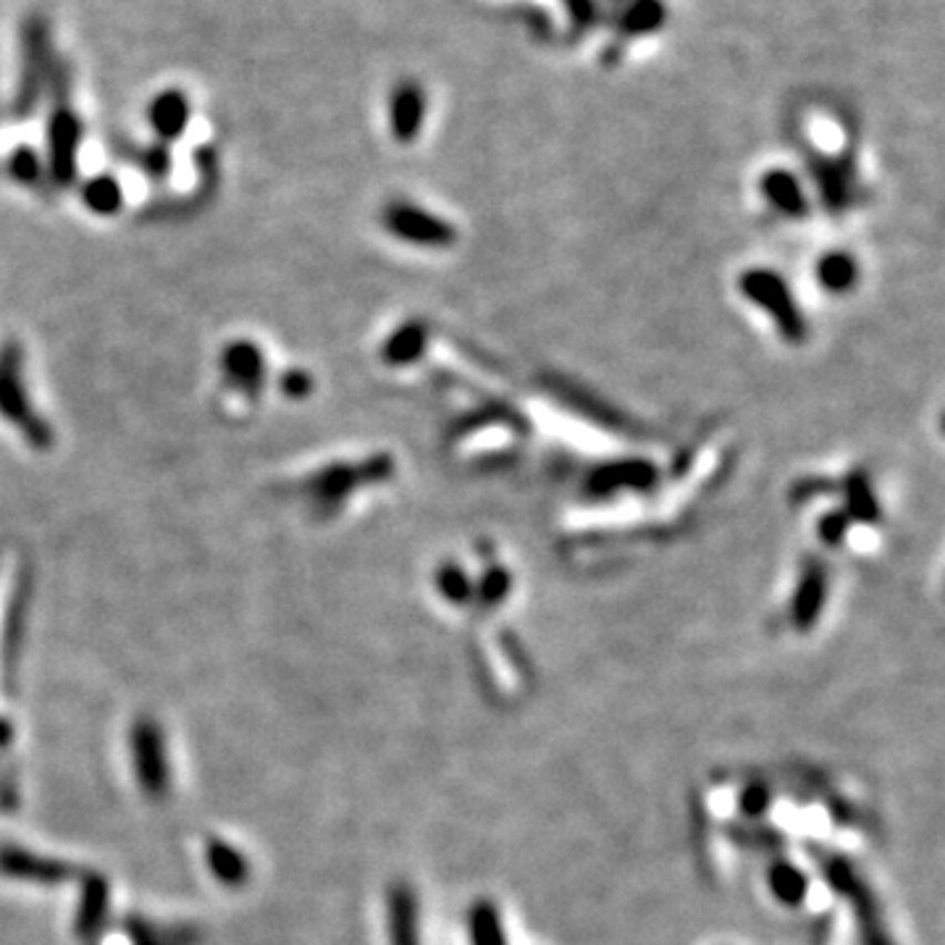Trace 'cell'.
Segmentation results:
<instances>
[{
	"mask_svg": "<svg viewBox=\"0 0 945 945\" xmlns=\"http://www.w3.org/2000/svg\"><path fill=\"white\" fill-rule=\"evenodd\" d=\"M473 943L475 945H504L500 916L489 904H481L473 914Z\"/></svg>",
	"mask_w": 945,
	"mask_h": 945,
	"instance_id": "cell-21",
	"label": "cell"
},
{
	"mask_svg": "<svg viewBox=\"0 0 945 945\" xmlns=\"http://www.w3.org/2000/svg\"><path fill=\"white\" fill-rule=\"evenodd\" d=\"M312 376L308 371H302V368H289V371L281 373L279 379V389L284 394L289 397V400H305L312 392Z\"/></svg>",
	"mask_w": 945,
	"mask_h": 945,
	"instance_id": "cell-23",
	"label": "cell"
},
{
	"mask_svg": "<svg viewBox=\"0 0 945 945\" xmlns=\"http://www.w3.org/2000/svg\"><path fill=\"white\" fill-rule=\"evenodd\" d=\"M814 279L822 292L843 297L854 292L859 284V263L845 250H828L814 263Z\"/></svg>",
	"mask_w": 945,
	"mask_h": 945,
	"instance_id": "cell-12",
	"label": "cell"
},
{
	"mask_svg": "<svg viewBox=\"0 0 945 945\" xmlns=\"http://www.w3.org/2000/svg\"><path fill=\"white\" fill-rule=\"evenodd\" d=\"M105 908H109V885H105L101 877L92 875L88 885H84L80 916H76V929H80V935H92L101 927Z\"/></svg>",
	"mask_w": 945,
	"mask_h": 945,
	"instance_id": "cell-18",
	"label": "cell"
},
{
	"mask_svg": "<svg viewBox=\"0 0 945 945\" xmlns=\"http://www.w3.org/2000/svg\"><path fill=\"white\" fill-rule=\"evenodd\" d=\"M759 195L767 208L778 216L801 222L809 216V195L801 176L785 166H772L770 172L759 176Z\"/></svg>",
	"mask_w": 945,
	"mask_h": 945,
	"instance_id": "cell-8",
	"label": "cell"
},
{
	"mask_svg": "<svg viewBox=\"0 0 945 945\" xmlns=\"http://www.w3.org/2000/svg\"><path fill=\"white\" fill-rule=\"evenodd\" d=\"M436 588L444 599L454 604L468 602L473 596V581L468 578V573L460 565L446 563L436 571Z\"/></svg>",
	"mask_w": 945,
	"mask_h": 945,
	"instance_id": "cell-19",
	"label": "cell"
},
{
	"mask_svg": "<svg viewBox=\"0 0 945 945\" xmlns=\"http://www.w3.org/2000/svg\"><path fill=\"white\" fill-rule=\"evenodd\" d=\"M383 229L392 234L394 239L408 242L413 247H450L458 242V229L446 222V218L436 216L423 205H415L410 201H392L381 213Z\"/></svg>",
	"mask_w": 945,
	"mask_h": 945,
	"instance_id": "cell-4",
	"label": "cell"
},
{
	"mask_svg": "<svg viewBox=\"0 0 945 945\" xmlns=\"http://www.w3.org/2000/svg\"><path fill=\"white\" fill-rule=\"evenodd\" d=\"M145 172L153 176V179H163L168 172H172V155H168L166 147H151V151L145 153Z\"/></svg>",
	"mask_w": 945,
	"mask_h": 945,
	"instance_id": "cell-24",
	"label": "cell"
},
{
	"mask_svg": "<svg viewBox=\"0 0 945 945\" xmlns=\"http://www.w3.org/2000/svg\"><path fill=\"white\" fill-rule=\"evenodd\" d=\"M772 891L778 893L783 901L801 898V895H804V891H807L804 875L791 870V866H778V870L772 872Z\"/></svg>",
	"mask_w": 945,
	"mask_h": 945,
	"instance_id": "cell-22",
	"label": "cell"
},
{
	"mask_svg": "<svg viewBox=\"0 0 945 945\" xmlns=\"http://www.w3.org/2000/svg\"><path fill=\"white\" fill-rule=\"evenodd\" d=\"M0 415L19 433H24L27 444L34 450H51L53 429L34 410L30 389L24 379V350L17 342L0 347Z\"/></svg>",
	"mask_w": 945,
	"mask_h": 945,
	"instance_id": "cell-1",
	"label": "cell"
},
{
	"mask_svg": "<svg viewBox=\"0 0 945 945\" xmlns=\"http://www.w3.org/2000/svg\"><path fill=\"white\" fill-rule=\"evenodd\" d=\"M389 132L397 142L410 145L421 137L425 116H429V95H425L423 84L415 80L397 82V88L389 95Z\"/></svg>",
	"mask_w": 945,
	"mask_h": 945,
	"instance_id": "cell-6",
	"label": "cell"
},
{
	"mask_svg": "<svg viewBox=\"0 0 945 945\" xmlns=\"http://www.w3.org/2000/svg\"><path fill=\"white\" fill-rule=\"evenodd\" d=\"M189 113L192 109L187 97H184L179 90H166L153 97L151 109H147V119H151L153 132L158 134L163 142H172L182 137L184 130H187Z\"/></svg>",
	"mask_w": 945,
	"mask_h": 945,
	"instance_id": "cell-11",
	"label": "cell"
},
{
	"mask_svg": "<svg viewBox=\"0 0 945 945\" xmlns=\"http://www.w3.org/2000/svg\"><path fill=\"white\" fill-rule=\"evenodd\" d=\"M134 767L142 791L153 801H161L168 791V762L163 749V733L153 720H140L132 730Z\"/></svg>",
	"mask_w": 945,
	"mask_h": 945,
	"instance_id": "cell-5",
	"label": "cell"
},
{
	"mask_svg": "<svg viewBox=\"0 0 945 945\" xmlns=\"http://www.w3.org/2000/svg\"><path fill=\"white\" fill-rule=\"evenodd\" d=\"M828 596V575L822 565H809L804 578H801L799 592L793 596V620L795 625H812L816 615L822 613V604Z\"/></svg>",
	"mask_w": 945,
	"mask_h": 945,
	"instance_id": "cell-14",
	"label": "cell"
},
{
	"mask_svg": "<svg viewBox=\"0 0 945 945\" xmlns=\"http://www.w3.org/2000/svg\"><path fill=\"white\" fill-rule=\"evenodd\" d=\"M224 379L232 383L237 392L255 400L266 387V355L255 342L237 339L229 342L222 352Z\"/></svg>",
	"mask_w": 945,
	"mask_h": 945,
	"instance_id": "cell-9",
	"label": "cell"
},
{
	"mask_svg": "<svg viewBox=\"0 0 945 945\" xmlns=\"http://www.w3.org/2000/svg\"><path fill=\"white\" fill-rule=\"evenodd\" d=\"M738 287H741L746 300L767 312V318L774 323V329L783 333L788 345L807 342L809 329L804 312L795 305L793 292L788 289L783 276L767 271V268H751V271H743Z\"/></svg>",
	"mask_w": 945,
	"mask_h": 945,
	"instance_id": "cell-3",
	"label": "cell"
},
{
	"mask_svg": "<svg viewBox=\"0 0 945 945\" xmlns=\"http://www.w3.org/2000/svg\"><path fill=\"white\" fill-rule=\"evenodd\" d=\"M205 856H208L210 872L216 875V880H222L224 885L242 887L245 885V880L250 877L247 859L242 856L237 849H232V845H226L222 841H210L208 849H205Z\"/></svg>",
	"mask_w": 945,
	"mask_h": 945,
	"instance_id": "cell-16",
	"label": "cell"
},
{
	"mask_svg": "<svg viewBox=\"0 0 945 945\" xmlns=\"http://www.w3.org/2000/svg\"><path fill=\"white\" fill-rule=\"evenodd\" d=\"M9 174L19 184H38L40 176L45 174V166H42V158L38 153L30 151L27 145H21L9 158Z\"/></svg>",
	"mask_w": 945,
	"mask_h": 945,
	"instance_id": "cell-20",
	"label": "cell"
},
{
	"mask_svg": "<svg viewBox=\"0 0 945 945\" xmlns=\"http://www.w3.org/2000/svg\"><path fill=\"white\" fill-rule=\"evenodd\" d=\"M11 738H13V728L3 720V717H0V746H9Z\"/></svg>",
	"mask_w": 945,
	"mask_h": 945,
	"instance_id": "cell-25",
	"label": "cell"
},
{
	"mask_svg": "<svg viewBox=\"0 0 945 945\" xmlns=\"http://www.w3.org/2000/svg\"><path fill=\"white\" fill-rule=\"evenodd\" d=\"M82 126L71 111H59L48 130V168L55 184L66 187L76 174V151H80Z\"/></svg>",
	"mask_w": 945,
	"mask_h": 945,
	"instance_id": "cell-7",
	"label": "cell"
},
{
	"mask_svg": "<svg viewBox=\"0 0 945 945\" xmlns=\"http://www.w3.org/2000/svg\"><path fill=\"white\" fill-rule=\"evenodd\" d=\"M0 872H3L6 877L32 880V883H40V885H55L61 883V880H66L71 870L61 862L32 856L30 851L6 845V849H0Z\"/></svg>",
	"mask_w": 945,
	"mask_h": 945,
	"instance_id": "cell-10",
	"label": "cell"
},
{
	"mask_svg": "<svg viewBox=\"0 0 945 945\" xmlns=\"http://www.w3.org/2000/svg\"><path fill=\"white\" fill-rule=\"evenodd\" d=\"M389 941L392 945H418V908L408 887H394L389 895Z\"/></svg>",
	"mask_w": 945,
	"mask_h": 945,
	"instance_id": "cell-13",
	"label": "cell"
},
{
	"mask_svg": "<svg viewBox=\"0 0 945 945\" xmlns=\"http://www.w3.org/2000/svg\"><path fill=\"white\" fill-rule=\"evenodd\" d=\"M392 460L383 458V454L362 460V463H333L312 473L305 483V492H308V500L318 513L333 515L355 492H360L362 486H371V483L392 479Z\"/></svg>",
	"mask_w": 945,
	"mask_h": 945,
	"instance_id": "cell-2",
	"label": "cell"
},
{
	"mask_svg": "<svg viewBox=\"0 0 945 945\" xmlns=\"http://www.w3.org/2000/svg\"><path fill=\"white\" fill-rule=\"evenodd\" d=\"M425 339H429V333H425L421 323L418 321L402 323L400 329H394L392 337L383 342L381 358H383V362H389V366H394V368L410 366V362H415L423 355Z\"/></svg>",
	"mask_w": 945,
	"mask_h": 945,
	"instance_id": "cell-15",
	"label": "cell"
},
{
	"mask_svg": "<svg viewBox=\"0 0 945 945\" xmlns=\"http://www.w3.org/2000/svg\"><path fill=\"white\" fill-rule=\"evenodd\" d=\"M82 203L88 205V210L95 213V216H113V213H119L121 205H124V189H121L119 179H113V176L97 174L84 182Z\"/></svg>",
	"mask_w": 945,
	"mask_h": 945,
	"instance_id": "cell-17",
	"label": "cell"
}]
</instances>
